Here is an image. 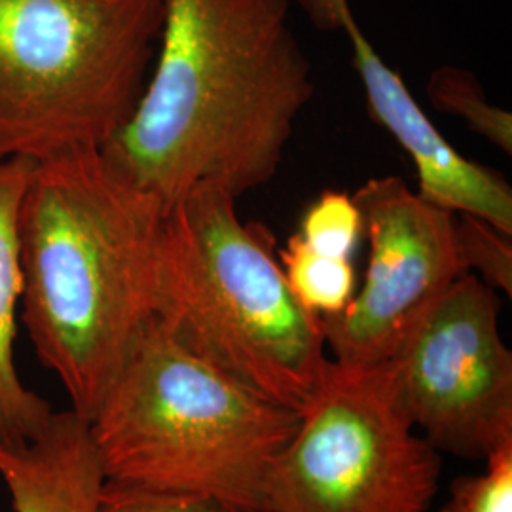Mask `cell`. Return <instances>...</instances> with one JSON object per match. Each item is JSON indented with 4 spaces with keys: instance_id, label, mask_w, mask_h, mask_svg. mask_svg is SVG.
Wrapping results in <instances>:
<instances>
[{
    "instance_id": "obj_18",
    "label": "cell",
    "mask_w": 512,
    "mask_h": 512,
    "mask_svg": "<svg viewBox=\"0 0 512 512\" xmlns=\"http://www.w3.org/2000/svg\"><path fill=\"white\" fill-rule=\"evenodd\" d=\"M302 12L321 31H348L357 25L349 0H296Z\"/></svg>"
},
{
    "instance_id": "obj_7",
    "label": "cell",
    "mask_w": 512,
    "mask_h": 512,
    "mask_svg": "<svg viewBox=\"0 0 512 512\" xmlns=\"http://www.w3.org/2000/svg\"><path fill=\"white\" fill-rule=\"evenodd\" d=\"M499 310L497 291L459 275L387 359L406 414L437 452L486 459L512 442V353Z\"/></svg>"
},
{
    "instance_id": "obj_9",
    "label": "cell",
    "mask_w": 512,
    "mask_h": 512,
    "mask_svg": "<svg viewBox=\"0 0 512 512\" xmlns=\"http://www.w3.org/2000/svg\"><path fill=\"white\" fill-rule=\"evenodd\" d=\"M353 67L365 90L370 116L403 147L418 175V194L454 215H473L512 236V188L486 165L476 164L452 147L408 92L359 25L346 31Z\"/></svg>"
},
{
    "instance_id": "obj_13",
    "label": "cell",
    "mask_w": 512,
    "mask_h": 512,
    "mask_svg": "<svg viewBox=\"0 0 512 512\" xmlns=\"http://www.w3.org/2000/svg\"><path fill=\"white\" fill-rule=\"evenodd\" d=\"M427 97L435 109L458 116L490 145L512 154V114L494 105L478 78L461 67H439L427 80Z\"/></svg>"
},
{
    "instance_id": "obj_3",
    "label": "cell",
    "mask_w": 512,
    "mask_h": 512,
    "mask_svg": "<svg viewBox=\"0 0 512 512\" xmlns=\"http://www.w3.org/2000/svg\"><path fill=\"white\" fill-rule=\"evenodd\" d=\"M154 319L196 357L296 412L329 365L321 321L291 293L274 239L215 184L165 209Z\"/></svg>"
},
{
    "instance_id": "obj_14",
    "label": "cell",
    "mask_w": 512,
    "mask_h": 512,
    "mask_svg": "<svg viewBox=\"0 0 512 512\" xmlns=\"http://www.w3.org/2000/svg\"><path fill=\"white\" fill-rule=\"evenodd\" d=\"M456 247L463 270L497 293L512 296L511 234L473 215H456Z\"/></svg>"
},
{
    "instance_id": "obj_6",
    "label": "cell",
    "mask_w": 512,
    "mask_h": 512,
    "mask_svg": "<svg viewBox=\"0 0 512 512\" xmlns=\"http://www.w3.org/2000/svg\"><path fill=\"white\" fill-rule=\"evenodd\" d=\"M439 452L418 435L389 361L330 359L268 475L262 512H427Z\"/></svg>"
},
{
    "instance_id": "obj_8",
    "label": "cell",
    "mask_w": 512,
    "mask_h": 512,
    "mask_svg": "<svg viewBox=\"0 0 512 512\" xmlns=\"http://www.w3.org/2000/svg\"><path fill=\"white\" fill-rule=\"evenodd\" d=\"M368 241L365 279L348 308L319 317L334 361L378 365L459 275L456 215L423 200L395 175L368 179L351 194Z\"/></svg>"
},
{
    "instance_id": "obj_4",
    "label": "cell",
    "mask_w": 512,
    "mask_h": 512,
    "mask_svg": "<svg viewBox=\"0 0 512 512\" xmlns=\"http://www.w3.org/2000/svg\"><path fill=\"white\" fill-rule=\"evenodd\" d=\"M300 412L184 349L152 319L90 420L105 480L262 512Z\"/></svg>"
},
{
    "instance_id": "obj_1",
    "label": "cell",
    "mask_w": 512,
    "mask_h": 512,
    "mask_svg": "<svg viewBox=\"0 0 512 512\" xmlns=\"http://www.w3.org/2000/svg\"><path fill=\"white\" fill-rule=\"evenodd\" d=\"M145 90L99 148L165 209L200 184L241 198L274 181L313 99L289 0H160Z\"/></svg>"
},
{
    "instance_id": "obj_11",
    "label": "cell",
    "mask_w": 512,
    "mask_h": 512,
    "mask_svg": "<svg viewBox=\"0 0 512 512\" xmlns=\"http://www.w3.org/2000/svg\"><path fill=\"white\" fill-rule=\"evenodd\" d=\"M35 162H0V442L25 444L46 429L54 408L19 380L14 361L18 304L23 294L19 205Z\"/></svg>"
},
{
    "instance_id": "obj_10",
    "label": "cell",
    "mask_w": 512,
    "mask_h": 512,
    "mask_svg": "<svg viewBox=\"0 0 512 512\" xmlns=\"http://www.w3.org/2000/svg\"><path fill=\"white\" fill-rule=\"evenodd\" d=\"M0 478L14 512H97L105 475L90 423L54 412L37 439L0 442Z\"/></svg>"
},
{
    "instance_id": "obj_5",
    "label": "cell",
    "mask_w": 512,
    "mask_h": 512,
    "mask_svg": "<svg viewBox=\"0 0 512 512\" xmlns=\"http://www.w3.org/2000/svg\"><path fill=\"white\" fill-rule=\"evenodd\" d=\"M160 0H0V162L101 148L145 90Z\"/></svg>"
},
{
    "instance_id": "obj_15",
    "label": "cell",
    "mask_w": 512,
    "mask_h": 512,
    "mask_svg": "<svg viewBox=\"0 0 512 512\" xmlns=\"http://www.w3.org/2000/svg\"><path fill=\"white\" fill-rule=\"evenodd\" d=\"M311 249L353 258L363 238V220L351 194L327 190L310 203L296 232Z\"/></svg>"
},
{
    "instance_id": "obj_16",
    "label": "cell",
    "mask_w": 512,
    "mask_h": 512,
    "mask_svg": "<svg viewBox=\"0 0 512 512\" xmlns=\"http://www.w3.org/2000/svg\"><path fill=\"white\" fill-rule=\"evenodd\" d=\"M482 475L459 476L439 512H512V442L486 458Z\"/></svg>"
},
{
    "instance_id": "obj_2",
    "label": "cell",
    "mask_w": 512,
    "mask_h": 512,
    "mask_svg": "<svg viewBox=\"0 0 512 512\" xmlns=\"http://www.w3.org/2000/svg\"><path fill=\"white\" fill-rule=\"evenodd\" d=\"M164 215L99 148L33 165L19 205L21 321L88 423L154 319Z\"/></svg>"
},
{
    "instance_id": "obj_12",
    "label": "cell",
    "mask_w": 512,
    "mask_h": 512,
    "mask_svg": "<svg viewBox=\"0 0 512 512\" xmlns=\"http://www.w3.org/2000/svg\"><path fill=\"white\" fill-rule=\"evenodd\" d=\"M277 260L294 298L317 317L342 313L355 296L353 258L319 253L293 234L279 249Z\"/></svg>"
},
{
    "instance_id": "obj_17",
    "label": "cell",
    "mask_w": 512,
    "mask_h": 512,
    "mask_svg": "<svg viewBox=\"0 0 512 512\" xmlns=\"http://www.w3.org/2000/svg\"><path fill=\"white\" fill-rule=\"evenodd\" d=\"M97 512H256L209 495L160 492L105 480Z\"/></svg>"
}]
</instances>
